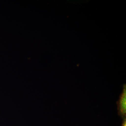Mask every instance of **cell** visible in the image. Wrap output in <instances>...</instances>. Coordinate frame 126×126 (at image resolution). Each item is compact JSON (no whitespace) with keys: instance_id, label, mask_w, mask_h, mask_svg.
Here are the masks:
<instances>
[{"instance_id":"cell-1","label":"cell","mask_w":126,"mask_h":126,"mask_svg":"<svg viewBox=\"0 0 126 126\" xmlns=\"http://www.w3.org/2000/svg\"><path fill=\"white\" fill-rule=\"evenodd\" d=\"M118 114L123 118L126 117V87L123 86V90L118 101L117 102Z\"/></svg>"},{"instance_id":"cell-2","label":"cell","mask_w":126,"mask_h":126,"mask_svg":"<svg viewBox=\"0 0 126 126\" xmlns=\"http://www.w3.org/2000/svg\"><path fill=\"white\" fill-rule=\"evenodd\" d=\"M122 126H126V117L123 118L122 123Z\"/></svg>"}]
</instances>
